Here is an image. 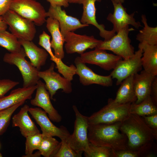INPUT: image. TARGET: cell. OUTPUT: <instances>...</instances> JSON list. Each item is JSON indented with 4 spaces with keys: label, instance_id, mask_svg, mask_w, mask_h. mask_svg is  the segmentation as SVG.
I'll use <instances>...</instances> for the list:
<instances>
[{
    "label": "cell",
    "instance_id": "cell-38",
    "mask_svg": "<svg viewBox=\"0 0 157 157\" xmlns=\"http://www.w3.org/2000/svg\"><path fill=\"white\" fill-rule=\"evenodd\" d=\"M150 96L152 100L157 105V77L156 76L151 85Z\"/></svg>",
    "mask_w": 157,
    "mask_h": 157
},
{
    "label": "cell",
    "instance_id": "cell-3",
    "mask_svg": "<svg viewBox=\"0 0 157 157\" xmlns=\"http://www.w3.org/2000/svg\"><path fill=\"white\" fill-rule=\"evenodd\" d=\"M131 103L121 104L109 98L108 103L98 111L88 117L89 125L108 124L122 122L130 114Z\"/></svg>",
    "mask_w": 157,
    "mask_h": 157
},
{
    "label": "cell",
    "instance_id": "cell-34",
    "mask_svg": "<svg viewBox=\"0 0 157 157\" xmlns=\"http://www.w3.org/2000/svg\"><path fill=\"white\" fill-rule=\"evenodd\" d=\"M86 157H111L112 150L105 147L98 146L90 142L89 150L84 153Z\"/></svg>",
    "mask_w": 157,
    "mask_h": 157
},
{
    "label": "cell",
    "instance_id": "cell-23",
    "mask_svg": "<svg viewBox=\"0 0 157 157\" xmlns=\"http://www.w3.org/2000/svg\"><path fill=\"white\" fill-rule=\"evenodd\" d=\"M32 65L38 70L46 63L49 54L43 49L38 47L32 41L18 39Z\"/></svg>",
    "mask_w": 157,
    "mask_h": 157
},
{
    "label": "cell",
    "instance_id": "cell-1",
    "mask_svg": "<svg viewBox=\"0 0 157 157\" xmlns=\"http://www.w3.org/2000/svg\"><path fill=\"white\" fill-rule=\"evenodd\" d=\"M119 131L127 138L128 149L140 153L142 157L156 156L151 151L157 138L142 117L130 113L121 122Z\"/></svg>",
    "mask_w": 157,
    "mask_h": 157
},
{
    "label": "cell",
    "instance_id": "cell-16",
    "mask_svg": "<svg viewBox=\"0 0 157 157\" xmlns=\"http://www.w3.org/2000/svg\"><path fill=\"white\" fill-rule=\"evenodd\" d=\"M101 0H78L77 3L81 4L83 6V12L80 20L83 24H91L96 27L99 31V35L107 40L114 35L116 33L113 30L108 31L105 29L103 24H99L96 19L95 2Z\"/></svg>",
    "mask_w": 157,
    "mask_h": 157
},
{
    "label": "cell",
    "instance_id": "cell-43",
    "mask_svg": "<svg viewBox=\"0 0 157 157\" xmlns=\"http://www.w3.org/2000/svg\"><path fill=\"white\" fill-rule=\"evenodd\" d=\"M114 1L116 2L122 3L124 2L125 0H114Z\"/></svg>",
    "mask_w": 157,
    "mask_h": 157
},
{
    "label": "cell",
    "instance_id": "cell-4",
    "mask_svg": "<svg viewBox=\"0 0 157 157\" xmlns=\"http://www.w3.org/2000/svg\"><path fill=\"white\" fill-rule=\"evenodd\" d=\"M134 30L133 28H130L129 26H127L119 30L109 40L102 41L97 47L111 51L123 60L128 59L135 53L134 47L129 36V32Z\"/></svg>",
    "mask_w": 157,
    "mask_h": 157
},
{
    "label": "cell",
    "instance_id": "cell-39",
    "mask_svg": "<svg viewBox=\"0 0 157 157\" xmlns=\"http://www.w3.org/2000/svg\"><path fill=\"white\" fill-rule=\"evenodd\" d=\"M12 0H0V16L10 9Z\"/></svg>",
    "mask_w": 157,
    "mask_h": 157
},
{
    "label": "cell",
    "instance_id": "cell-8",
    "mask_svg": "<svg viewBox=\"0 0 157 157\" xmlns=\"http://www.w3.org/2000/svg\"><path fill=\"white\" fill-rule=\"evenodd\" d=\"M10 9L41 26L46 22L47 12L39 2L35 0H12Z\"/></svg>",
    "mask_w": 157,
    "mask_h": 157
},
{
    "label": "cell",
    "instance_id": "cell-37",
    "mask_svg": "<svg viewBox=\"0 0 157 157\" xmlns=\"http://www.w3.org/2000/svg\"><path fill=\"white\" fill-rule=\"evenodd\" d=\"M142 117L157 138V114Z\"/></svg>",
    "mask_w": 157,
    "mask_h": 157
},
{
    "label": "cell",
    "instance_id": "cell-12",
    "mask_svg": "<svg viewBox=\"0 0 157 157\" xmlns=\"http://www.w3.org/2000/svg\"><path fill=\"white\" fill-rule=\"evenodd\" d=\"M28 112L40 127L43 135L56 136L61 140L70 135L64 126L58 127L55 125L47 116V113L41 108H29Z\"/></svg>",
    "mask_w": 157,
    "mask_h": 157
},
{
    "label": "cell",
    "instance_id": "cell-11",
    "mask_svg": "<svg viewBox=\"0 0 157 157\" xmlns=\"http://www.w3.org/2000/svg\"><path fill=\"white\" fill-rule=\"evenodd\" d=\"M65 48L67 53L83 54L88 49L97 47L102 41L94 38L93 36L80 35L74 31L67 33L64 37Z\"/></svg>",
    "mask_w": 157,
    "mask_h": 157
},
{
    "label": "cell",
    "instance_id": "cell-13",
    "mask_svg": "<svg viewBox=\"0 0 157 157\" xmlns=\"http://www.w3.org/2000/svg\"><path fill=\"white\" fill-rule=\"evenodd\" d=\"M80 57L85 64L96 65L107 71L113 69L122 60L118 56L108 53L106 50L97 47L94 50L84 53L81 55Z\"/></svg>",
    "mask_w": 157,
    "mask_h": 157
},
{
    "label": "cell",
    "instance_id": "cell-27",
    "mask_svg": "<svg viewBox=\"0 0 157 157\" xmlns=\"http://www.w3.org/2000/svg\"><path fill=\"white\" fill-rule=\"evenodd\" d=\"M150 96L140 102L131 104L130 113L143 117L157 114V107Z\"/></svg>",
    "mask_w": 157,
    "mask_h": 157
},
{
    "label": "cell",
    "instance_id": "cell-22",
    "mask_svg": "<svg viewBox=\"0 0 157 157\" xmlns=\"http://www.w3.org/2000/svg\"><path fill=\"white\" fill-rule=\"evenodd\" d=\"M46 22V27L52 37L50 43L51 48L54 51V56L62 60L65 56L63 46L65 41L60 32L59 22L56 20L50 17H48Z\"/></svg>",
    "mask_w": 157,
    "mask_h": 157
},
{
    "label": "cell",
    "instance_id": "cell-32",
    "mask_svg": "<svg viewBox=\"0 0 157 157\" xmlns=\"http://www.w3.org/2000/svg\"><path fill=\"white\" fill-rule=\"evenodd\" d=\"M43 135L40 133L26 137L25 142V155L22 157H31L33 151L38 150Z\"/></svg>",
    "mask_w": 157,
    "mask_h": 157
},
{
    "label": "cell",
    "instance_id": "cell-30",
    "mask_svg": "<svg viewBox=\"0 0 157 157\" xmlns=\"http://www.w3.org/2000/svg\"><path fill=\"white\" fill-rule=\"evenodd\" d=\"M51 37L45 31H43L39 37L38 44L42 47L48 53L50 56V59L56 64V67L58 69L63 68L66 65L62 61V60L56 58L53 53L50 43Z\"/></svg>",
    "mask_w": 157,
    "mask_h": 157
},
{
    "label": "cell",
    "instance_id": "cell-29",
    "mask_svg": "<svg viewBox=\"0 0 157 157\" xmlns=\"http://www.w3.org/2000/svg\"><path fill=\"white\" fill-rule=\"evenodd\" d=\"M61 144L56 138L51 136L43 135L38 149L41 155L45 157H54Z\"/></svg>",
    "mask_w": 157,
    "mask_h": 157
},
{
    "label": "cell",
    "instance_id": "cell-40",
    "mask_svg": "<svg viewBox=\"0 0 157 157\" xmlns=\"http://www.w3.org/2000/svg\"><path fill=\"white\" fill-rule=\"evenodd\" d=\"M53 6H63L66 8L69 6V3L67 0H46Z\"/></svg>",
    "mask_w": 157,
    "mask_h": 157
},
{
    "label": "cell",
    "instance_id": "cell-2",
    "mask_svg": "<svg viewBox=\"0 0 157 157\" xmlns=\"http://www.w3.org/2000/svg\"><path fill=\"white\" fill-rule=\"evenodd\" d=\"M121 123L89 125L88 138L89 142L95 146L107 147L113 151L128 149L127 138L119 131Z\"/></svg>",
    "mask_w": 157,
    "mask_h": 157
},
{
    "label": "cell",
    "instance_id": "cell-28",
    "mask_svg": "<svg viewBox=\"0 0 157 157\" xmlns=\"http://www.w3.org/2000/svg\"><path fill=\"white\" fill-rule=\"evenodd\" d=\"M0 46L12 53L20 52L23 49L18 38L6 30L0 29Z\"/></svg>",
    "mask_w": 157,
    "mask_h": 157
},
{
    "label": "cell",
    "instance_id": "cell-7",
    "mask_svg": "<svg viewBox=\"0 0 157 157\" xmlns=\"http://www.w3.org/2000/svg\"><path fill=\"white\" fill-rule=\"evenodd\" d=\"M75 115L74 130L69 136L70 145L72 148L78 153L88 152L89 144L88 138L89 124L88 117L82 115L75 105L72 106Z\"/></svg>",
    "mask_w": 157,
    "mask_h": 157
},
{
    "label": "cell",
    "instance_id": "cell-41",
    "mask_svg": "<svg viewBox=\"0 0 157 157\" xmlns=\"http://www.w3.org/2000/svg\"><path fill=\"white\" fill-rule=\"evenodd\" d=\"M7 25L6 23L2 16H0V29L6 30Z\"/></svg>",
    "mask_w": 157,
    "mask_h": 157
},
{
    "label": "cell",
    "instance_id": "cell-5",
    "mask_svg": "<svg viewBox=\"0 0 157 157\" xmlns=\"http://www.w3.org/2000/svg\"><path fill=\"white\" fill-rule=\"evenodd\" d=\"M26 56L23 48L19 52L6 53L3 60L5 63L18 67L23 79V87L26 88L36 85L40 78L39 70L26 60Z\"/></svg>",
    "mask_w": 157,
    "mask_h": 157
},
{
    "label": "cell",
    "instance_id": "cell-42",
    "mask_svg": "<svg viewBox=\"0 0 157 157\" xmlns=\"http://www.w3.org/2000/svg\"><path fill=\"white\" fill-rule=\"evenodd\" d=\"M69 3H77L78 0H67Z\"/></svg>",
    "mask_w": 157,
    "mask_h": 157
},
{
    "label": "cell",
    "instance_id": "cell-35",
    "mask_svg": "<svg viewBox=\"0 0 157 157\" xmlns=\"http://www.w3.org/2000/svg\"><path fill=\"white\" fill-rule=\"evenodd\" d=\"M19 82L8 79H0V98L19 84Z\"/></svg>",
    "mask_w": 157,
    "mask_h": 157
},
{
    "label": "cell",
    "instance_id": "cell-9",
    "mask_svg": "<svg viewBox=\"0 0 157 157\" xmlns=\"http://www.w3.org/2000/svg\"><path fill=\"white\" fill-rule=\"evenodd\" d=\"M54 67L55 64L52 63L48 69L42 71H39L38 73L40 78L45 82V86L49 94L51 99L53 100V96L60 89L66 94L70 93L72 91L71 81L56 72Z\"/></svg>",
    "mask_w": 157,
    "mask_h": 157
},
{
    "label": "cell",
    "instance_id": "cell-6",
    "mask_svg": "<svg viewBox=\"0 0 157 157\" xmlns=\"http://www.w3.org/2000/svg\"><path fill=\"white\" fill-rule=\"evenodd\" d=\"M11 33L18 39L32 41L36 32L33 22L9 9L2 16Z\"/></svg>",
    "mask_w": 157,
    "mask_h": 157
},
{
    "label": "cell",
    "instance_id": "cell-20",
    "mask_svg": "<svg viewBox=\"0 0 157 157\" xmlns=\"http://www.w3.org/2000/svg\"><path fill=\"white\" fill-rule=\"evenodd\" d=\"M144 70L134 75L133 85L138 104L150 95L152 83L155 77Z\"/></svg>",
    "mask_w": 157,
    "mask_h": 157
},
{
    "label": "cell",
    "instance_id": "cell-25",
    "mask_svg": "<svg viewBox=\"0 0 157 157\" xmlns=\"http://www.w3.org/2000/svg\"><path fill=\"white\" fill-rule=\"evenodd\" d=\"M134 74L124 79L117 92L115 102L119 104L132 103L137 100L134 85Z\"/></svg>",
    "mask_w": 157,
    "mask_h": 157
},
{
    "label": "cell",
    "instance_id": "cell-24",
    "mask_svg": "<svg viewBox=\"0 0 157 157\" xmlns=\"http://www.w3.org/2000/svg\"><path fill=\"white\" fill-rule=\"evenodd\" d=\"M138 48L143 51L141 58L144 70L152 75H157V45H151L146 43H140Z\"/></svg>",
    "mask_w": 157,
    "mask_h": 157
},
{
    "label": "cell",
    "instance_id": "cell-14",
    "mask_svg": "<svg viewBox=\"0 0 157 157\" xmlns=\"http://www.w3.org/2000/svg\"><path fill=\"white\" fill-rule=\"evenodd\" d=\"M74 62L76 67V74L79 76L80 82L83 85L96 84L104 87L112 86L113 79L110 75L104 76L95 73L86 65L80 57H77Z\"/></svg>",
    "mask_w": 157,
    "mask_h": 157
},
{
    "label": "cell",
    "instance_id": "cell-18",
    "mask_svg": "<svg viewBox=\"0 0 157 157\" xmlns=\"http://www.w3.org/2000/svg\"><path fill=\"white\" fill-rule=\"evenodd\" d=\"M36 85L35 95L34 99L31 100V104L42 108L48 114L51 121L56 122H60L62 117L52 105L49 94L45 87V83L39 80Z\"/></svg>",
    "mask_w": 157,
    "mask_h": 157
},
{
    "label": "cell",
    "instance_id": "cell-36",
    "mask_svg": "<svg viewBox=\"0 0 157 157\" xmlns=\"http://www.w3.org/2000/svg\"><path fill=\"white\" fill-rule=\"evenodd\" d=\"M142 157L141 153L129 149L117 151L112 150L111 157Z\"/></svg>",
    "mask_w": 157,
    "mask_h": 157
},
{
    "label": "cell",
    "instance_id": "cell-21",
    "mask_svg": "<svg viewBox=\"0 0 157 157\" xmlns=\"http://www.w3.org/2000/svg\"><path fill=\"white\" fill-rule=\"evenodd\" d=\"M36 88V85L26 88H18L12 90L8 96L0 98V111L31 99Z\"/></svg>",
    "mask_w": 157,
    "mask_h": 157
},
{
    "label": "cell",
    "instance_id": "cell-26",
    "mask_svg": "<svg viewBox=\"0 0 157 157\" xmlns=\"http://www.w3.org/2000/svg\"><path fill=\"white\" fill-rule=\"evenodd\" d=\"M141 22L144 25L143 28L139 31L136 39L140 43H146L151 45H157V27L149 26L145 15H142Z\"/></svg>",
    "mask_w": 157,
    "mask_h": 157
},
{
    "label": "cell",
    "instance_id": "cell-31",
    "mask_svg": "<svg viewBox=\"0 0 157 157\" xmlns=\"http://www.w3.org/2000/svg\"><path fill=\"white\" fill-rule=\"evenodd\" d=\"M25 102H21L10 108L0 111V135L6 130L13 114Z\"/></svg>",
    "mask_w": 157,
    "mask_h": 157
},
{
    "label": "cell",
    "instance_id": "cell-19",
    "mask_svg": "<svg viewBox=\"0 0 157 157\" xmlns=\"http://www.w3.org/2000/svg\"><path fill=\"white\" fill-rule=\"evenodd\" d=\"M29 108L27 105H25L12 118L13 127H19L21 134L25 138L40 133L28 115Z\"/></svg>",
    "mask_w": 157,
    "mask_h": 157
},
{
    "label": "cell",
    "instance_id": "cell-17",
    "mask_svg": "<svg viewBox=\"0 0 157 157\" xmlns=\"http://www.w3.org/2000/svg\"><path fill=\"white\" fill-rule=\"evenodd\" d=\"M111 1L113 5L114 11L113 13L109 14L107 19L113 24L112 30L115 33L129 25L137 29L142 26L141 23L138 21L137 22L134 18L135 12L129 14L122 3L116 2L114 0Z\"/></svg>",
    "mask_w": 157,
    "mask_h": 157
},
{
    "label": "cell",
    "instance_id": "cell-33",
    "mask_svg": "<svg viewBox=\"0 0 157 157\" xmlns=\"http://www.w3.org/2000/svg\"><path fill=\"white\" fill-rule=\"evenodd\" d=\"M69 136L61 140L60 147L54 157H81L82 156V153L76 152L70 146L69 138Z\"/></svg>",
    "mask_w": 157,
    "mask_h": 157
},
{
    "label": "cell",
    "instance_id": "cell-10",
    "mask_svg": "<svg viewBox=\"0 0 157 157\" xmlns=\"http://www.w3.org/2000/svg\"><path fill=\"white\" fill-rule=\"evenodd\" d=\"M142 53V50L138 48L132 57L128 59L122 60L117 63L110 74L112 79L117 80V85H120L126 78L141 70Z\"/></svg>",
    "mask_w": 157,
    "mask_h": 157
},
{
    "label": "cell",
    "instance_id": "cell-15",
    "mask_svg": "<svg viewBox=\"0 0 157 157\" xmlns=\"http://www.w3.org/2000/svg\"><path fill=\"white\" fill-rule=\"evenodd\" d=\"M47 16L58 22L61 33L64 38L69 32L89 26V25L82 24L76 18L67 15L65 10L62 9L60 6L50 5L47 12Z\"/></svg>",
    "mask_w": 157,
    "mask_h": 157
}]
</instances>
